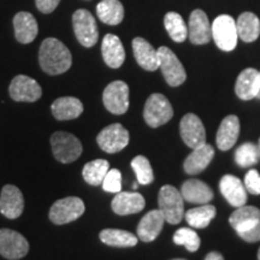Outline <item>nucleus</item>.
I'll use <instances>...</instances> for the list:
<instances>
[{
    "mask_svg": "<svg viewBox=\"0 0 260 260\" xmlns=\"http://www.w3.org/2000/svg\"><path fill=\"white\" fill-rule=\"evenodd\" d=\"M39 63L41 69L48 75L67 73L73 64L71 53L63 42L56 38H47L42 41L39 51Z\"/></svg>",
    "mask_w": 260,
    "mask_h": 260,
    "instance_id": "1",
    "label": "nucleus"
},
{
    "mask_svg": "<svg viewBox=\"0 0 260 260\" xmlns=\"http://www.w3.org/2000/svg\"><path fill=\"white\" fill-rule=\"evenodd\" d=\"M159 211L164 216L165 222L170 224H178L183 218L184 205L183 197L176 188L167 184L161 187L158 195Z\"/></svg>",
    "mask_w": 260,
    "mask_h": 260,
    "instance_id": "2",
    "label": "nucleus"
},
{
    "mask_svg": "<svg viewBox=\"0 0 260 260\" xmlns=\"http://www.w3.org/2000/svg\"><path fill=\"white\" fill-rule=\"evenodd\" d=\"M51 146L58 161L69 164L82 154V144L76 136L67 132H57L51 136Z\"/></svg>",
    "mask_w": 260,
    "mask_h": 260,
    "instance_id": "3",
    "label": "nucleus"
},
{
    "mask_svg": "<svg viewBox=\"0 0 260 260\" xmlns=\"http://www.w3.org/2000/svg\"><path fill=\"white\" fill-rule=\"evenodd\" d=\"M174 116L170 102L162 94L154 93L146 102L144 109V118L151 128H158L168 123Z\"/></svg>",
    "mask_w": 260,
    "mask_h": 260,
    "instance_id": "4",
    "label": "nucleus"
},
{
    "mask_svg": "<svg viewBox=\"0 0 260 260\" xmlns=\"http://www.w3.org/2000/svg\"><path fill=\"white\" fill-rule=\"evenodd\" d=\"M211 29H212V38L218 48L225 52L235 50L239 35H237L236 21L232 16H218L213 21Z\"/></svg>",
    "mask_w": 260,
    "mask_h": 260,
    "instance_id": "5",
    "label": "nucleus"
},
{
    "mask_svg": "<svg viewBox=\"0 0 260 260\" xmlns=\"http://www.w3.org/2000/svg\"><path fill=\"white\" fill-rule=\"evenodd\" d=\"M84 203L82 199L76 197H68L57 200L52 205L50 210V220L57 225H63L74 220L79 219L84 213Z\"/></svg>",
    "mask_w": 260,
    "mask_h": 260,
    "instance_id": "6",
    "label": "nucleus"
},
{
    "mask_svg": "<svg viewBox=\"0 0 260 260\" xmlns=\"http://www.w3.org/2000/svg\"><path fill=\"white\" fill-rule=\"evenodd\" d=\"M159 69L169 86L178 87L187 79L186 70L176 54L170 48L161 46L158 48Z\"/></svg>",
    "mask_w": 260,
    "mask_h": 260,
    "instance_id": "7",
    "label": "nucleus"
},
{
    "mask_svg": "<svg viewBox=\"0 0 260 260\" xmlns=\"http://www.w3.org/2000/svg\"><path fill=\"white\" fill-rule=\"evenodd\" d=\"M73 27L79 42L84 47H93L96 44L99 32L95 18L88 10L80 9L73 15Z\"/></svg>",
    "mask_w": 260,
    "mask_h": 260,
    "instance_id": "8",
    "label": "nucleus"
},
{
    "mask_svg": "<svg viewBox=\"0 0 260 260\" xmlns=\"http://www.w3.org/2000/svg\"><path fill=\"white\" fill-rule=\"evenodd\" d=\"M103 103L113 115H123L129 109V87L123 81H113L104 89Z\"/></svg>",
    "mask_w": 260,
    "mask_h": 260,
    "instance_id": "9",
    "label": "nucleus"
},
{
    "mask_svg": "<svg viewBox=\"0 0 260 260\" xmlns=\"http://www.w3.org/2000/svg\"><path fill=\"white\" fill-rule=\"evenodd\" d=\"M99 147L106 153H117L129 144V132L119 123L104 128L96 136Z\"/></svg>",
    "mask_w": 260,
    "mask_h": 260,
    "instance_id": "10",
    "label": "nucleus"
},
{
    "mask_svg": "<svg viewBox=\"0 0 260 260\" xmlns=\"http://www.w3.org/2000/svg\"><path fill=\"white\" fill-rule=\"evenodd\" d=\"M27 239L15 230L0 229V255L9 260H18L28 254Z\"/></svg>",
    "mask_w": 260,
    "mask_h": 260,
    "instance_id": "11",
    "label": "nucleus"
},
{
    "mask_svg": "<svg viewBox=\"0 0 260 260\" xmlns=\"http://www.w3.org/2000/svg\"><path fill=\"white\" fill-rule=\"evenodd\" d=\"M10 96L18 103H34L42 95V89L37 81L25 75H17L9 87Z\"/></svg>",
    "mask_w": 260,
    "mask_h": 260,
    "instance_id": "12",
    "label": "nucleus"
},
{
    "mask_svg": "<svg viewBox=\"0 0 260 260\" xmlns=\"http://www.w3.org/2000/svg\"><path fill=\"white\" fill-rule=\"evenodd\" d=\"M180 133L188 147L197 148L206 144V132L201 119L194 113H188L181 119Z\"/></svg>",
    "mask_w": 260,
    "mask_h": 260,
    "instance_id": "13",
    "label": "nucleus"
},
{
    "mask_svg": "<svg viewBox=\"0 0 260 260\" xmlns=\"http://www.w3.org/2000/svg\"><path fill=\"white\" fill-rule=\"evenodd\" d=\"M24 198L22 191L16 186L6 184L0 195V212L6 218L16 219L23 213Z\"/></svg>",
    "mask_w": 260,
    "mask_h": 260,
    "instance_id": "14",
    "label": "nucleus"
},
{
    "mask_svg": "<svg viewBox=\"0 0 260 260\" xmlns=\"http://www.w3.org/2000/svg\"><path fill=\"white\" fill-rule=\"evenodd\" d=\"M188 38L194 45H205L210 42L212 38V29L209 17L203 10H194L190 14L189 23H188Z\"/></svg>",
    "mask_w": 260,
    "mask_h": 260,
    "instance_id": "15",
    "label": "nucleus"
},
{
    "mask_svg": "<svg viewBox=\"0 0 260 260\" xmlns=\"http://www.w3.org/2000/svg\"><path fill=\"white\" fill-rule=\"evenodd\" d=\"M146 201L140 193H130V191H119L113 198L111 207L113 212L119 216H128V214L141 212L145 209Z\"/></svg>",
    "mask_w": 260,
    "mask_h": 260,
    "instance_id": "16",
    "label": "nucleus"
},
{
    "mask_svg": "<svg viewBox=\"0 0 260 260\" xmlns=\"http://www.w3.org/2000/svg\"><path fill=\"white\" fill-rule=\"evenodd\" d=\"M260 88V73L253 68H247L237 77L235 83L236 95L242 100L254 99Z\"/></svg>",
    "mask_w": 260,
    "mask_h": 260,
    "instance_id": "17",
    "label": "nucleus"
},
{
    "mask_svg": "<svg viewBox=\"0 0 260 260\" xmlns=\"http://www.w3.org/2000/svg\"><path fill=\"white\" fill-rule=\"evenodd\" d=\"M165 218L159 210L149 211L142 217L138 225V237L144 242H152L160 234Z\"/></svg>",
    "mask_w": 260,
    "mask_h": 260,
    "instance_id": "18",
    "label": "nucleus"
},
{
    "mask_svg": "<svg viewBox=\"0 0 260 260\" xmlns=\"http://www.w3.org/2000/svg\"><path fill=\"white\" fill-rule=\"evenodd\" d=\"M133 51L136 61L142 69L147 71L159 69L158 50H154V47L144 38H135L133 40Z\"/></svg>",
    "mask_w": 260,
    "mask_h": 260,
    "instance_id": "19",
    "label": "nucleus"
},
{
    "mask_svg": "<svg viewBox=\"0 0 260 260\" xmlns=\"http://www.w3.org/2000/svg\"><path fill=\"white\" fill-rule=\"evenodd\" d=\"M102 53L104 61L112 69H118L125 60V51L122 41L113 34H106L103 39Z\"/></svg>",
    "mask_w": 260,
    "mask_h": 260,
    "instance_id": "20",
    "label": "nucleus"
},
{
    "mask_svg": "<svg viewBox=\"0 0 260 260\" xmlns=\"http://www.w3.org/2000/svg\"><path fill=\"white\" fill-rule=\"evenodd\" d=\"M240 134V121L235 115L226 116L220 123L217 132V147L220 151H228L234 147Z\"/></svg>",
    "mask_w": 260,
    "mask_h": 260,
    "instance_id": "21",
    "label": "nucleus"
},
{
    "mask_svg": "<svg viewBox=\"0 0 260 260\" xmlns=\"http://www.w3.org/2000/svg\"><path fill=\"white\" fill-rule=\"evenodd\" d=\"M16 40L21 44H30L38 37L39 27L34 16L29 12H18L14 17Z\"/></svg>",
    "mask_w": 260,
    "mask_h": 260,
    "instance_id": "22",
    "label": "nucleus"
},
{
    "mask_svg": "<svg viewBox=\"0 0 260 260\" xmlns=\"http://www.w3.org/2000/svg\"><path fill=\"white\" fill-rule=\"evenodd\" d=\"M223 197L234 207H241L247 203L246 188L239 178L233 175H225L219 182Z\"/></svg>",
    "mask_w": 260,
    "mask_h": 260,
    "instance_id": "23",
    "label": "nucleus"
},
{
    "mask_svg": "<svg viewBox=\"0 0 260 260\" xmlns=\"http://www.w3.org/2000/svg\"><path fill=\"white\" fill-rule=\"evenodd\" d=\"M181 194L188 203L205 205L213 199V191L206 183L200 180H188L182 184Z\"/></svg>",
    "mask_w": 260,
    "mask_h": 260,
    "instance_id": "24",
    "label": "nucleus"
},
{
    "mask_svg": "<svg viewBox=\"0 0 260 260\" xmlns=\"http://www.w3.org/2000/svg\"><path fill=\"white\" fill-rule=\"evenodd\" d=\"M51 110L52 115L58 121H70L81 116L83 112V104L77 98L61 96L54 100Z\"/></svg>",
    "mask_w": 260,
    "mask_h": 260,
    "instance_id": "25",
    "label": "nucleus"
},
{
    "mask_svg": "<svg viewBox=\"0 0 260 260\" xmlns=\"http://www.w3.org/2000/svg\"><path fill=\"white\" fill-rule=\"evenodd\" d=\"M214 155V149L211 145L205 144L200 147L193 149V152L188 155L184 160V171L189 175H197L203 172L205 169L209 167L212 161Z\"/></svg>",
    "mask_w": 260,
    "mask_h": 260,
    "instance_id": "26",
    "label": "nucleus"
},
{
    "mask_svg": "<svg viewBox=\"0 0 260 260\" xmlns=\"http://www.w3.org/2000/svg\"><path fill=\"white\" fill-rule=\"evenodd\" d=\"M260 220V210L254 206H243L237 207L229 218V223L236 230V233H241L248 230L254 224Z\"/></svg>",
    "mask_w": 260,
    "mask_h": 260,
    "instance_id": "27",
    "label": "nucleus"
},
{
    "mask_svg": "<svg viewBox=\"0 0 260 260\" xmlns=\"http://www.w3.org/2000/svg\"><path fill=\"white\" fill-rule=\"evenodd\" d=\"M239 39L245 42H253L260 35V21L253 12H243L236 19Z\"/></svg>",
    "mask_w": 260,
    "mask_h": 260,
    "instance_id": "28",
    "label": "nucleus"
},
{
    "mask_svg": "<svg viewBox=\"0 0 260 260\" xmlns=\"http://www.w3.org/2000/svg\"><path fill=\"white\" fill-rule=\"evenodd\" d=\"M96 15L103 23L117 25L124 18V8L119 0H102L96 6Z\"/></svg>",
    "mask_w": 260,
    "mask_h": 260,
    "instance_id": "29",
    "label": "nucleus"
},
{
    "mask_svg": "<svg viewBox=\"0 0 260 260\" xmlns=\"http://www.w3.org/2000/svg\"><path fill=\"white\" fill-rule=\"evenodd\" d=\"M103 243L111 247H134L138 245V237L134 234L121 229H104L99 234Z\"/></svg>",
    "mask_w": 260,
    "mask_h": 260,
    "instance_id": "30",
    "label": "nucleus"
},
{
    "mask_svg": "<svg viewBox=\"0 0 260 260\" xmlns=\"http://www.w3.org/2000/svg\"><path fill=\"white\" fill-rule=\"evenodd\" d=\"M216 207L213 205L205 204L203 206L187 211L184 218L190 226L197 228V229H204L212 222V219L216 217Z\"/></svg>",
    "mask_w": 260,
    "mask_h": 260,
    "instance_id": "31",
    "label": "nucleus"
},
{
    "mask_svg": "<svg viewBox=\"0 0 260 260\" xmlns=\"http://www.w3.org/2000/svg\"><path fill=\"white\" fill-rule=\"evenodd\" d=\"M109 170V161L105 160V159H96V160L89 161L84 165L82 176L84 181L89 183L90 186H100Z\"/></svg>",
    "mask_w": 260,
    "mask_h": 260,
    "instance_id": "32",
    "label": "nucleus"
},
{
    "mask_svg": "<svg viewBox=\"0 0 260 260\" xmlns=\"http://www.w3.org/2000/svg\"><path fill=\"white\" fill-rule=\"evenodd\" d=\"M168 34L175 42H183L188 38V27L182 16L177 12H168L164 17Z\"/></svg>",
    "mask_w": 260,
    "mask_h": 260,
    "instance_id": "33",
    "label": "nucleus"
},
{
    "mask_svg": "<svg viewBox=\"0 0 260 260\" xmlns=\"http://www.w3.org/2000/svg\"><path fill=\"white\" fill-rule=\"evenodd\" d=\"M260 160V147L252 142H246L235 152V161L239 167L248 168Z\"/></svg>",
    "mask_w": 260,
    "mask_h": 260,
    "instance_id": "34",
    "label": "nucleus"
},
{
    "mask_svg": "<svg viewBox=\"0 0 260 260\" xmlns=\"http://www.w3.org/2000/svg\"><path fill=\"white\" fill-rule=\"evenodd\" d=\"M132 168L135 171L136 178L140 184H149L154 180L153 170L151 162L144 155H138L132 160Z\"/></svg>",
    "mask_w": 260,
    "mask_h": 260,
    "instance_id": "35",
    "label": "nucleus"
},
{
    "mask_svg": "<svg viewBox=\"0 0 260 260\" xmlns=\"http://www.w3.org/2000/svg\"><path fill=\"white\" fill-rule=\"evenodd\" d=\"M174 242L184 246L189 252H197L200 247V237L190 228H181L175 233Z\"/></svg>",
    "mask_w": 260,
    "mask_h": 260,
    "instance_id": "36",
    "label": "nucleus"
},
{
    "mask_svg": "<svg viewBox=\"0 0 260 260\" xmlns=\"http://www.w3.org/2000/svg\"><path fill=\"white\" fill-rule=\"evenodd\" d=\"M103 189L109 193H119L122 189V175L121 171L117 170V169H111L106 174L105 178H104L103 183Z\"/></svg>",
    "mask_w": 260,
    "mask_h": 260,
    "instance_id": "37",
    "label": "nucleus"
},
{
    "mask_svg": "<svg viewBox=\"0 0 260 260\" xmlns=\"http://www.w3.org/2000/svg\"><path fill=\"white\" fill-rule=\"evenodd\" d=\"M245 188L251 194H260V175L256 170H249L245 177Z\"/></svg>",
    "mask_w": 260,
    "mask_h": 260,
    "instance_id": "38",
    "label": "nucleus"
},
{
    "mask_svg": "<svg viewBox=\"0 0 260 260\" xmlns=\"http://www.w3.org/2000/svg\"><path fill=\"white\" fill-rule=\"evenodd\" d=\"M237 234H239V236L246 242L260 241V220L256 224H254L252 228H249L248 230H246V232H241Z\"/></svg>",
    "mask_w": 260,
    "mask_h": 260,
    "instance_id": "39",
    "label": "nucleus"
},
{
    "mask_svg": "<svg viewBox=\"0 0 260 260\" xmlns=\"http://www.w3.org/2000/svg\"><path fill=\"white\" fill-rule=\"evenodd\" d=\"M59 3L60 0H35L38 10H40L42 14L53 12L57 9V6L59 5Z\"/></svg>",
    "mask_w": 260,
    "mask_h": 260,
    "instance_id": "40",
    "label": "nucleus"
},
{
    "mask_svg": "<svg viewBox=\"0 0 260 260\" xmlns=\"http://www.w3.org/2000/svg\"><path fill=\"white\" fill-rule=\"evenodd\" d=\"M205 260H224V258H223V255L218 252H211L206 255Z\"/></svg>",
    "mask_w": 260,
    "mask_h": 260,
    "instance_id": "41",
    "label": "nucleus"
},
{
    "mask_svg": "<svg viewBox=\"0 0 260 260\" xmlns=\"http://www.w3.org/2000/svg\"><path fill=\"white\" fill-rule=\"evenodd\" d=\"M133 188H134V189H138V183H134V186H133Z\"/></svg>",
    "mask_w": 260,
    "mask_h": 260,
    "instance_id": "42",
    "label": "nucleus"
},
{
    "mask_svg": "<svg viewBox=\"0 0 260 260\" xmlns=\"http://www.w3.org/2000/svg\"><path fill=\"white\" fill-rule=\"evenodd\" d=\"M256 98H258V99H260V88H259V92H258V95H256Z\"/></svg>",
    "mask_w": 260,
    "mask_h": 260,
    "instance_id": "43",
    "label": "nucleus"
},
{
    "mask_svg": "<svg viewBox=\"0 0 260 260\" xmlns=\"http://www.w3.org/2000/svg\"><path fill=\"white\" fill-rule=\"evenodd\" d=\"M258 260H260V248H259V251H258Z\"/></svg>",
    "mask_w": 260,
    "mask_h": 260,
    "instance_id": "44",
    "label": "nucleus"
},
{
    "mask_svg": "<svg viewBox=\"0 0 260 260\" xmlns=\"http://www.w3.org/2000/svg\"><path fill=\"white\" fill-rule=\"evenodd\" d=\"M172 260H184V259H172Z\"/></svg>",
    "mask_w": 260,
    "mask_h": 260,
    "instance_id": "45",
    "label": "nucleus"
},
{
    "mask_svg": "<svg viewBox=\"0 0 260 260\" xmlns=\"http://www.w3.org/2000/svg\"><path fill=\"white\" fill-rule=\"evenodd\" d=\"M258 146H259V147H260V140H259V145H258Z\"/></svg>",
    "mask_w": 260,
    "mask_h": 260,
    "instance_id": "46",
    "label": "nucleus"
}]
</instances>
